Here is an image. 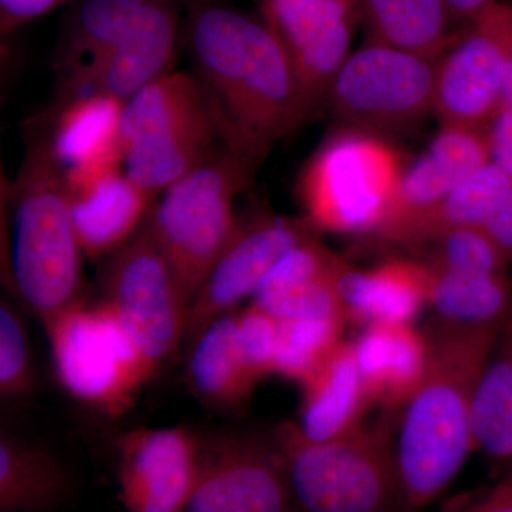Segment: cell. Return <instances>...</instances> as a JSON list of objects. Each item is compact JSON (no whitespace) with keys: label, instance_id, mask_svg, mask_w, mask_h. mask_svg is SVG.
I'll list each match as a JSON object with an SVG mask.
<instances>
[{"label":"cell","instance_id":"cell-18","mask_svg":"<svg viewBox=\"0 0 512 512\" xmlns=\"http://www.w3.org/2000/svg\"><path fill=\"white\" fill-rule=\"evenodd\" d=\"M66 181L77 235L90 259L123 247L153 207L154 197L128 177L123 164Z\"/></svg>","mask_w":512,"mask_h":512},{"label":"cell","instance_id":"cell-41","mask_svg":"<svg viewBox=\"0 0 512 512\" xmlns=\"http://www.w3.org/2000/svg\"><path fill=\"white\" fill-rule=\"evenodd\" d=\"M352 2H356V3H359V0H352Z\"/></svg>","mask_w":512,"mask_h":512},{"label":"cell","instance_id":"cell-13","mask_svg":"<svg viewBox=\"0 0 512 512\" xmlns=\"http://www.w3.org/2000/svg\"><path fill=\"white\" fill-rule=\"evenodd\" d=\"M318 234L319 229L305 217L261 215L248 222L241 221L237 234L192 305L185 343L194 345L214 320L232 312L245 296L254 293L285 251Z\"/></svg>","mask_w":512,"mask_h":512},{"label":"cell","instance_id":"cell-31","mask_svg":"<svg viewBox=\"0 0 512 512\" xmlns=\"http://www.w3.org/2000/svg\"><path fill=\"white\" fill-rule=\"evenodd\" d=\"M345 264L340 256L320 242L319 235L299 242L281 255L255 289V303H264L282 293L335 275Z\"/></svg>","mask_w":512,"mask_h":512},{"label":"cell","instance_id":"cell-10","mask_svg":"<svg viewBox=\"0 0 512 512\" xmlns=\"http://www.w3.org/2000/svg\"><path fill=\"white\" fill-rule=\"evenodd\" d=\"M106 302L148 365L157 370L184 339L188 309L173 271L146 224L110 255Z\"/></svg>","mask_w":512,"mask_h":512},{"label":"cell","instance_id":"cell-24","mask_svg":"<svg viewBox=\"0 0 512 512\" xmlns=\"http://www.w3.org/2000/svg\"><path fill=\"white\" fill-rule=\"evenodd\" d=\"M367 42L416 53L443 56L451 40L450 12L444 0H359Z\"/></svg>","mask_w":512,"mask_h":512},{"label":"cell","instance_id":"cell-1","mask_svg":"<svg viewBox=\"0 0 512 512\" xmlns=\"http://www.w3.org/2000/svg\"><path fill=\"white\" fill-rule=\"evenodd\" d=\"M183 39L192 73L217 113L222 143L254 173L279 140L315 119L261 16L222 0H195Z\"/></svg>","mask_w":512,"mask_h":512},{"label":"cell","instance_id":"cell-16","mask_svg":"<svg viewBox=\"0 0 512 512\" xmlns=\"http://www.w3.org/2000/svg\"><path fill=\"white\" fill-rule=\"evenodd\" d=\"M505 57L500 42L480 20L453 40L437 60L434 111L441 126L488 130L503 107Z\"/></svg>","mask_w":512,"mask_h":512},{"label":"cell","instance_id":"cell-30","mask_svg":"<svg viewBox=\"0 0 512 512\" xmlns=\"http://www.w3.org/2000/svg\"><path fill=\"white\" fill-rule=\"evenodd\" d=\"M345 323L340 319H278L274 373L301 384L305 392L343 342Z\"/></svg>","mask_w":512,"mask_h":512},{"label":"cell","instance_id":"cell-11","mask_svg":"<svg viewBox=\"0 0 512 512\" xmlns=\"http://www.w3.org/2000/svg\"><path fill=\"white\" fill-rule=\"evenodd\" d=\"M291 64L313 114L328 107L333 82L350 55L360 15L352 0H255Z\"/></svg>","mask_w":512,"mask_h":512},{"label":"cell","instance_id":"cell-34","mask_svg":"<svg viewBox=\"0 0 512 512\" xmlns=\"http://www.w3.org/2000/svg\"><path fill=\"white\" fill-rule=\"evenodd\" d=\"M338 272L275 296L259 306L276 319H340L348 322L345 306L336 291Z\"/></svg>","mask_w":512,"mask_h":512},{"label":"cell","instance_id":"cell-26","mask_svg":"<svg viewBox=\"0 0 512 512\" xmlns=\"http://www.w3.org/2000/svg\"><path fill=\"white\" fill-rule=\"evenodd\" d=\"M150 0H74L62 22L55 69L63 80L90 66Z\"/></svg>","mask_w":512,"mask_h":512},{"label":"cell","instance_id":"cell-32","mask_svg":"<svg viewBox=\"0 0 512 512\" xmlns=\"http://www.w3.org/2000/svg\"><path fill=\"white\" fill-rule=\"evenodd\" d=\"M431 242L433 258L427 265L437 271L464 275L504 274L508 259L481 228L451 229Z\"/></svg>","mask_w":512,"mask_h":512},{"label":"cell","instance_id":"cell-19","mask_svg":"<svg viewBox=\"0 0 512 512\" xmlns=\"http://www.w3.org/2000/svg\"><path fill=\"white\" fill-rule=\"evenodd\" d=\"M367 403L394 410L410 402L429 363V339L410 323H377L355 343Z\"/></svg>","mask_w":512,"mask_h":512},{"label":"cell","instance_id":"cell-14","mask_svg":"<svg viewBox=\"0 0 512 512\" xmlns=\"http://www.w3.org/2000/svg\"><path fill=\"white\" fill-rule=\"evenodd\" d=\"M291 495L281 451L275 454L256 441L229 439L210 453L201 450L185 511L282 512L291 507Z\"/></svg>","mask_w":512,"mask_h":512},{"label":"cell","instance_id":"cell-36","mask_svg":"<svg viewBox=\"0 0 512 512\" xmlns=\"http://www.w3.org/2000/svg\"><path fill=\"white\" fill-rule=\"evenodd\" d=\"M500 42L505 57L503 107L512 109V5L495 0L477 16Z\"/></svg>","mask_w":512,"mask_h":512},{"label":"cell","instance_id":"cell-25","mask_svg":"<svg viewBox=\"0 0 512 512\" xmlns=\"http://www.w3.org/2000/svg\"><path fill=\"white\" fill-rule=\"evenodd\" d=\"M72 494V481L49 451L0 434V512L46 511Z\"/></svg>","mask_w":512,"mask_h":512},{"label":"cell","instance_id":"cell-27","mask_svg":"<svg viewBox=\"0 0 512 512\" xmlns=\"http://www.w3.org/2000/svg\"><path fill=\"white\" fill-rule=\"evenodd\" d=\"M188 373L195 392L212 404H235L251 393L256 383L242 360L235 313L214 320L195 340Z\"/></svg>","mask_w":512,"mask_h":512},{"label":"cell","instance_id":"cell-9","mask_svg":"<svg viewBox=\"0 0 512 512\" xmlns=\"http://www.w3.org/2000/svg\"><path fill=\"white\" fill-rule=\"evenodd\" d=\"M437 62L366 42L339 70L328 109L339 128L383 133L409 127L434 111Z\"/></svg>","mask_w":512,"mask_h":512},{"label":"cell","instance_id":"cell-3","mask_svg":"<svg viewBox=\"0 0 512 512\" xmlns=\"http://www.w3.org/2000/svg\"><path fill=\"white\" fill-rule=\"evenodd\" d=\"M12 278L43 325L80 301L82 256L66 175L46 134L30 137L12 185Z\"/></svg>","mask_w":512,"mask_h":512},{"label":"cell","instance_id":"cell-7","mask_svg":"<svg viewBox=\"0 0 512 512\" xmlns=\"http://www.w3.org/2000/svg\"><path fill=\"white\" fill-rule=\"evenodd\" d=\"M403 173L402 158L382 136L340 128L299 177L305 218L319 231H376L392 207Z\"/></svg>","mask_w":512,"mask_h":512},{"label":"cell","instance_id":"cell-5","mask_svg":"<svg viewBox=\"0 0 512 512\" xmlns=\"http://www.w3.org/2000/svg\"><path fill=\"white\" fill-rule=\"evenodd\" d=\"M221 144L217 113L194 73L173 70L124 103L123 168L151 197L194 170Z\"/></svg>","mask_w":512,"mask_h":512},{"label":"cell","instance_id":"cell-39","mask_svg":"<svg viewBox=\"0 0 512 512\" xmlns=\"http://www.w3.org/2000/svg\"><path fill=\"white\" fill-rule=\"evenodd\" d=\"M495 0H444L451 19L457 23H471Z\"/></svg>","mask_w":512,"mask_h":512},{"label":"cell","instance_id":"cell-21","mask_svg":"<svg viewBox=\"0 0 512 512\" xmlns=\"http://www.w3.org/2000/svg\"><path fill=\"white\" fill-rule=\"evenodd\" d=\"M419 262L389 261L370 271L343 264L336 291L348 322L412 323L424 302Z\"/></svg>","mask_w":512,"mask_h":512},{"label":"cell","instance_id":"cell-4","mask_svg":"<svg viewBox=\"0 0 512 512\" xmlns=\"http://www.w3.org/2000/svg\"><path fill=\"white\" fill-rule=\"evenodd\" d=\"M254 171L221 144L207 160L161 192L144 224L192 308L241 221L235 197Z\"/></svg>","mask_w":512,"mask_h":512},{"label":"cell","instance_id":"cell-22","mask_svg":"<svg viewBox=\"0 0 512 512\" xmlns=\"http://www.w3.org/2000/svg\"><path fill=\"white\" fill-rule=\"evenodd\" d=\"M299 430L309 440L326 441L362 426L369 409L355 343L343 340L318 380L306 389Z\"/></svg>","mask_w":512,"mask_h":512},{"label":"cell","instance_id":"cell-20","mask_svg":"<svg viewBox=\"0 0 512 512\" xmlns=\"http://www.w3.org/2000/svg\"><path fill=\"white\" fill-rule=\"evenodd\" d=\"M124 103L100 94L62 100L50 147L66 180L96 173L121 161L120 127Z\"/></svg>","mask_w":512,"mask_h":512},{"label":"cell","instance_id":"cell-23","mask_svg":"<svg viewBox=\"0 0 512 512\" xmlns=\"http://www.w3.org/2000/svg\"><path fill=\"white\" fill-rule=\"evenodd\" d=\"M512 197V180L493 160L467 178L440 202L397 232L392 242L424 244L451 229H484Z\"/></svg>","mask_w":512,"mask_h":512},{"label":"cell","instance_id":"cell-35","mask_svg":"<svg viewBox=\"0 0 512 512\" xmlns=\"http://www.w3.org/2000/svg\"><path fill=\"white\" fill-rule=\"evenodd\" d=\"M242 360L255 383L274 373L278 319L252 303L237 315Z\"/></svg>","mask_w":512,"mask_h":512},{"label":"cell","instance_id":"cell-28","mask_svg":"<svg viewBox=\"0 0 512 512\" xmlns=\"http://www.w3.org/2000/svg\"><path fill=\"white\" fill-rule=\"evenodd\" d=\"M424 301L444 319L505 325L512 311V286L504 274L464 275L420 264Z\"/></svg>","mask_w":512,"mask_h":512},{"label":"cell","instance_id":"cell-29","mask_svg":"<svg viewBox=\"0 0 512 512\" xmlns=\"http://www.w3.org/2000/svg\"><path fill=\"white\" fill-rule=\"evenodd\" d=\"M507 325L500 349L478 380L470 412L474 446L501 458L512 457V330Z\"/></svg>","mask_w":512,"mask_h":512},{"label":"cell","instance_id":"cell-38","mask_svg":"<svg viewBox=\"0 0 512 512\" xmlns=\"http://www.w3.org/2000/svg\"><path fill=\"white\" fill-rule=\"evenodd\" d=\"M491 160L500 165L512 180V109L501 107L488 126Z\"/></svg>","mask_w":512,"mask_h":512},{"label":"cell","instance_id":"cell-8","mask_svg":"<svg viewBox=\"0 0 512 512\" xmlns=\"http://www.w3.org/2000/svg\"><path fill=\"white\" fill-rule=\"evenodd\" d=\"M43 326L67 392L109 416L126 412L156 372L106 301L80 299Z\"/></svg>","mask_w":512,"mask_h":512},{"label":"cell","instance_id":"cell-17","mask_svg":"<svg viewBox=\"0 0 512 512\" xmlns=\"http://www.w3.org/2000/svg\"><path fill=\"white\" fill-rule=\"evenodd\" d=\"M488 161L491 153L487 131L441 126L419 160L404 171L392 207L376 231L392 241L400 229L446 200Z\"/></svg>","mask_w":512,"mask_h":512},{"label":"cell","instance_id":"cell-15","mask_svg":"<svg viewBox=\"0 0 512 512\" xmlns=\"http://www.w3.org/2000/svg\"><path fill=\"white\" fill-rule=\"evenodd\" d=\"M201 447L185 429H140L121 437L120 500L131 512L185 511Z\"/></svg>","mask_w":512,"mask_h":512},{"label":"cell","instance_id":"cell-12","mask_svg":"<svg viewBox=\"0 0 512 512\" xmlns=\"http://www.w3.org/2000/svg\"><path fill=\"white\" fill-rule=\"evenodd\" d=\"M181 36L178 0H150L96 62L63 80V100L100 94L126 103L148 84L173 72Z\"/></svg>","mask_w":512,"mask_h":512},{"label":"cell","instance_id":"cell-37","mask_svg":"<svg viewBox=\"0 0 512 512\" xmlns=\"http://www.w3.org/2000/svg\"><path fill=\"white\" fill-rule=\"evenodd\" d=\"M74 0H0V30L2 35L47 15Z\"/></svg>","mask_w":512,"mask_h":512},{"label":"cell","instance_id":"cell-33","mask_svg":"<svg viewBox=\"0 0 512 512\" xmlns=\"http://www.w3.org/2000/svg\"><path fill=\"white\" fill-rule=\"evenodd\" d=\"M35 386L28 336L9 303L0 305V394L3 399L29 396Z\"/></svg>","mask_w":512,"mask_h":512},{"label":"cell","instance_id":"cell-40","mask_svg":"<svg viewBox=\"0 0 512 512\" xmlns=\"http://www.w3.org/2000/svg\"><path fill=\"white\" fill-rule=\"evenodd\" d=\"M485 512H512V483L498 485L487 498L474 508Z\"/></svg>","mask_w":512,"mask_h":512},{"label":"cell","instance_id":"cell-6","mask_svg":"<svg viewBox=\"0 0 512 512\" xmlns=\"http://www.w3.org/2000/svg\"><path fill=\"white\" fill-rule=\"evenodd\" d=\"M276 443L292 493L313 512H375L402 498L397 457L387 424L363 426L326 441L309 440L296 424H284Z\"/></svg>","mask_w":512,"mask_h":512},{"label":"cell","instance_id":"cell-2","mask_svg":"<svg viewBox=\"0 0 512 512\" xmlns=\"http://www.w3.org/2000/svg\"><path fill=\"white\" fill-rule=\"evenodd\" d=\"M504 325L447 320L429 339V363L407 403L397 467L407 507L430 503L457 476L474 450L470 412L474 390Z\"/></svg>","mask_w":512,"mask_h":512}]
</instances>
